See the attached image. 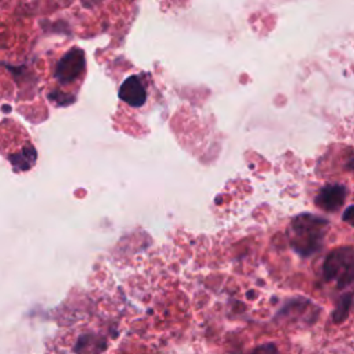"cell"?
<instances>
[{
	"mask_svg": "<svg viewBox=\"0 0 354 354\" xmlns=\"http://www.w3.org/2000/svg\"><path fill=\"white\" fill-rule=\"evenodd\" d=\"M329 230V221L311 213L295 216L288 227V241L291 248L300 256L307 258L318 252Z\"/></svg>",
	"mask_w": 354,
	"mask_h": 354,
	"instance_id": "1",
	"label": "cell"
},
{
	"mask_svg": "<svg viewBox=\"0 0 354 354\" xmlns=\"http://www.w3.org/2000/svg\"><path fill=\"white\" fill-rule=\"evenodd\" d=\"M324 277L327 281L343 289L350 287L354 280V251L351 247L336 248L332 251L322 266Z\"/></svg>",
	"mask_w": 354,
	"mask_h": 354,
	"instance_id": "2",
	"label": "cell"
},
{
	"mask_svg": "<svg viewBox=\"0 0 354 354\" xmlns=\"http://www.w3.org/2000/svg\"><path fill=\"white\" fill-rule=\"evenodd\" d=\"M347 198V188L343 184H327L324 186L317 197L316 205L325 212H335L340 209Z\"/></svg>",
	"mask_w": 354,
	"mask_h": 354,
	"instance_id": "3",
	"label": "cell"
},
{
	"mask_svg": "<svg viewBox=\"0 0 354 354\" xmlns=\"http://www.w3.org/2000/svg\"><path fill=\"white\" fill-rule=\"evenodd\" d=\"M85 67V57L80 50L69 52L58 64L56 76L61 83H69L79 76Z\"/></svg>",
	"mask_w": 354,
	"mask_h": 354,
	"instance_id": "4",
	"label": "cell"
},
{
	"mask_svg": "<svg viewBox=\"0 0 354 354\" xmlns=\"http://www.w3.org/2000/svg\"><path fill=\"white\" fill-rule=\"evenodd\" d=\"M146 89L137 76L128 78L121 89V98L133 107H140L146 101Z\"/></svg>",
	"mask_w": 354,
	"mask_h": 354,
	"instance_id": "5",
	"label": "cell"
},
{
	"mask_svg": "<svg viewBox=\"0 0 354 354\" xmlns=\"http://www.w3.org/2000/svg\"><path fill=\"white\" fill-rule=\"evenodd\" d=\"M351 300H353L351 294H347V295H344V296L340 299L338 307H336L335 311L332 313V318H333V321H335L336 324H339V322H342V321H344V320L347 318V316H349V313H350V307H351Z\"/></svg>",
	"mask_w": 354,
	"mask_h": 354,
	"instance_id": "6",
	"label": "cell"
},
{
	"mask_svg": "<svg viewBox=\"0 0 354 354\" xmlns=\"http://www.w3.org/2000/svg\"><path fill=\"white\" fill-rule=\"evenodd\" d=\"M252 354H280V351L274 343H265V344L258 346L252 351Z\"/></svg>",
	"mask_w": 354,
	"mask_h": 354,
	"instance_id": "7",
	"label": "cell"
},
{
	"mask_svg": "<svg viewBox=\"0 0 354 354\" xmlns=\"http://www.w3.org/2000/svg\"><path fill=\"white\" fill-rule=\"evenodd\" d=\"M351 213H353V206H347V209H346V213H344V216H343V220H346V221H349L350 224H353V216H351Z\"/></svg>",
	"mask_w": 354,
	"mask_h": 354,
	"instance_id": "8",
	"label": "cell"
}]
</instances>
